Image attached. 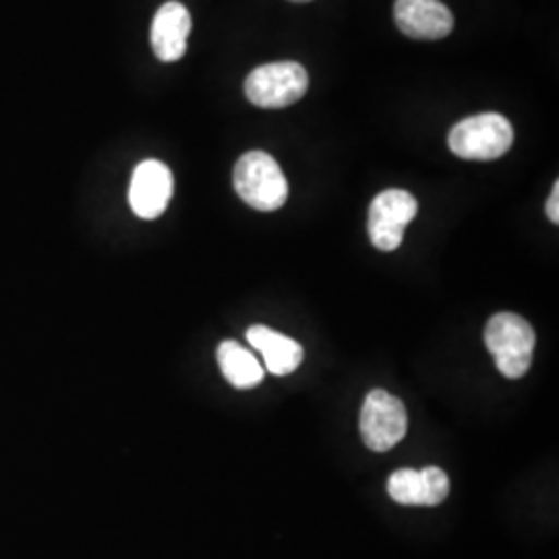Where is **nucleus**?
I'll return each instance as SVG.
<instances>
[{
  "label": "nucleus",
  "instance_id": "4468645a",
  "mask_svg": "<svg viewBox=\"0 0 559 559\" xmlns=\"http://www.w3.org/2000/svg\"><path fill=\"white\" fill-rule=\"evenodd\" d=\"M293 2H311V0H293Z\"/></svg>",
  "mask_w": 559,
  "mask_h": 559
},
{
  "label": "nucleus",
  "instance_id": "0eeeda50",
  "mask_svg": "<svg viewBox=\"0 0 559 559\" xmlns=\"http://www.w3.org/2000/svg\"><path fill=\"white\" fill-rule=\"evenodd\" d=\"M175 191V179L166 164L160 160L141 162L131 177L129 203L131 210L143 218L154 221L166 212Z\"/></svg>",
  "mask_w": 559,
  "mask_h": 559
},
{
  "label": "nucleus",
  "instance_id": "39448f33",
  "mask_svg": "<svg viewBox=\"0 0 559 559\" xmlns=\"http://www.w3.org/2000/svg\"><path fill=\"white\" fill-rule=\"evenodd\" d=\"M408 417L402 400L385 390L367 394L360 411V438L373 452H388L404 440Z\"/></svg>",
  "mask_w": 559,
  "mask_h": 559
},
{
  "label": "nucleus",
  "instance_id": "6e6552de",
  "mask_svg": "<svg viewBox=\"0 0 559 559\" xmlns=\"http://www.w3.org/2000/svg\"><path fill=\"white\" fill-rule=\"evenodd\" d=\"M394 20L413 40H441L454 29V15L441 0H396Z\"/></svg>",
  "mask_w": 559,
  "mask_h": 559
},
{
  "label": "nucleus",
  "instance_id": "f03ea898",
  "mask_svg": "<svg viewBox=\"0 0 559 559\" xmlns=\"http://www.w3.org/2000/svg\"><path fill=\"white\" fill-rule=\"evenodd\" d=\"M485 344L496 359V367L503 378L520 380L526 376L537 336L528 321L514 313H498L485 328Z\"/></svg>",
  "mask_w": 559,
  "mask_h": 559
},
{
  "label": "nucleus",
  "instance_id": "9d476101",
  "mask_svg": "<svg viewBox=\"0 0 559 559\" xmlns=\"http://www.w3.org/2000/svg\"><path fill=\"white\" fill-rule=\"evenodd\" d=\"M191 15L185 4L170 0L162 4L152 23V48L162 62H175L187 52Z\"/></svg>",
  "mask_w": 559,
  "mask_h": 559
},
{
  "label": "nucleus",
  "instance_id": "423d86ee",
  "mask_svg": "<svg viewBox=\"0 0 559 559\" xmlns=\"http://www.w3.org/2000/svg\"><path fill=\"white\" fill-rule=\"evenodd\" d=\"M419 203L408 191L388 189L380 193L371 203L367 218V230L373 247L380 251H396L404 239L406 226L415 221Z\"/></svg>",
  "mask_w": 559,
  "mask_h": 559
},
{
  "label": "nucleus",
  "instance_id": "ddd939ff",
  "mask_svg": "<svg viewBox=\"0 0 559 559\" xmlns=\"http://www.w3.org/2000/svg\"><path fill=\"white\" fill-rule=\"evenodd\" d=\"M547 218L554 224H559V182L554 185L551 198L547 201Z\"/></svg>",
  "mask_w": 559,
  "mask_h": 559
},
{
  "label": "nucleus",
  "instance_id": "f257e3e1",
  "mask_svg": "<svg viewBox=\"0 0 559 559\" xmlns=\"http://www.w3.org/2000/svg\"><path fill=\"white\" fill-rule=\"evenodd\" d=\"M512 143V122L498 112H485L460 120L448 135L452 154H456L462 160H498L510 152Z\"/></svg>",
  "mask_w": 559,
  "mask_h": 559
},
{
  "label": "nucleus",
  "instance_id": "9b49d317",
  "mask_svg": "<svg viewBox=\"0 0 559 559\" xmlns=\"http://www.w3.org/2000/svg\"><path fill=\"white\" fill-rule=\"evenodd\" d=\"M247 340L255 350H260L265 369L272 376H290L305 359V350L297 340L278 334L265 325H251L247 330Z\"/></svg>",
  "mask_w": 559,
  "mask_h": 559
},
{
  "label": "nucleus",
  "instance_id": "7ed1b4c3",
  "mask_svg": "<svg viewBox=\"0 0 559 559\" xmlns=\"http://www.w3.org/2000/svg\"><path fill=\"white\" fill-rule=\"evenodd\" d=\"M240 200L260 212H276L288 200V180L278 162L265 152H247L233 173Z\"/></svg>",
  "mask_w": 559,
  "mask_h": 559
},
{
  "label": "nucleus",
  "instance_id": "20e7f679",
  "mask_svg": "<svg viewBox=\"0 0 559 559\" xmlns=\"http://www.w3.org/2000/svg\"><path fill=\"white\" fill-rule=\"evenodd\" d=\"M309 87L305 67L295 60L267 62L249 73L245 80V96L260 108H286L299 102Z\"/></svg>",
  "mask_w": 559,
  "mask_h": 559
},
{
  "label": "nucleus",
  "instance_id": "f8f14e48",
  "mask_svg": "<svg viewBox=\"0 0 559 559\" xmlns=\"http://www.w3.org/2000/svg\"><path fill=\"white\" fill-rule=\"evenodd\" d=\"M218 362H221L222 376L230 385L239 390H249L260 385L265 371L260 360L253 357L251 350L242 348L239 342L226 340L218 346Z\"/></svg>",
  "mask_w": 559,
  "mask_h": 559
},
{
  "label": "nucleus",
  "instance_id": "1a4fd4ad",
  "mask_svg": "<svg viewBox=\"0 0 559 559\" xmlns=\"http://www.w3.org/2000/svg\"><path fill=\"white\" fill-rule=\"evenodd\" d=\"M388 493L402 506H440L450 493V479L438 466L400 468L388 480Z\"/></svg>",
  "mask_w": 559,
  "mask_h": 559
}]
</instances>
